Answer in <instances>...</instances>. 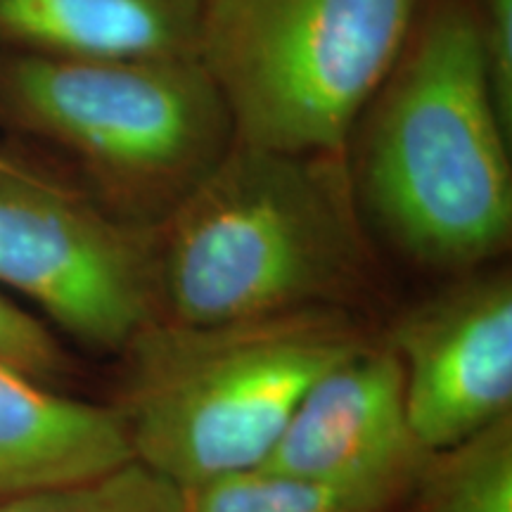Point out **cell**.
<instances>
[{"mask_svg": "<svg viewBox=\"0 0 512 512\" xmlns=\"http://www.w3.org/2000/svg\"><path fill=\"white\" fill-rule=\"evenodd\" d=\"M510 150L472 0H420L344 145L368 230L430 271L494 264L512 238Z\"/></svg>", "mask_w": 512, "mask_h": 512, "instance_id": "obj_1", "label": "cell"}, {"mask_svg": "<svg viewBox=\"0 0 512 512\" xmlns=\"http://www.w3.org/2000/svg\"><path fill=\"white\" fill-rule=\"evenodd\" d=\"M157 309L223 323L335 306L366 313L377 259L344 155L230 143L152 226Z\"/></svg>", "mask_w": 512, "mask_h": 512, "instance_id": "obj_2", "label": "cell"}, {"mask_svg": "<svg viewBox=\"0 0 512 512\" xmlns=\"http://www.w3.org/2000/svg\"><path fill=\"white\" fill-rule=\"evenodd\" d=\"M375 339L366 313L316 306L176 323L128 342L117 403L133 460L183 491L259 467L320 375Z\"/></svg>", "mask_w": 512, "mask_h": 512, "instance_id": "obj_3", "label": "cell"}, {"mask_svg": "<svg viewBox=\"0 0 512 512\" xmlns=\"http://www.w3.org/2000/svg\"><path fill=\"white\" fill-rule=\"evenodd\" d=\"M0 136L46 152L124 219L155 226L219 164L233 126L195 57L0 48Z\"/></svg>", "mask_w": 512, "mask_h": 512, "instance_id": "obj_4", "label": "cell"}, {"mask_svg": "<svg viewBox=\"0 0 512 512\" xmlns=\"http://www.w3.org/2000/svg\"><path fill=\"white\" fill-rule=\"evenodd\" d=\"M420 0H204L195 60L233 140L261 150L344 145L403 46Z\"/></svg>", "mask_w": 512, "mask_h": 512, "instance_id": "obj_5", "label": "cell"}, {"mask_svg": "<svg viewBox=\"0 0 512 512\" xmlns=\"http://www.w3.org/2000/svg\"><path fill=\"white\" fill-rule=\"evenodd\" d=\"M3 287L76 342L124 351L159 316L152 226L112 211L46 152L0 136Z\"/></svg>", "mask_w": 512, "mask_h": 512, "instance_id": "obj_6", "label": "cell"}, {"mask_svg": "<svg viewBox=\"0 0 512 512\" xmlns=\"http://www.w3.org/2000/svg\"><path fill=\"white\" fill-rule=\"evenodd\" d=\"M427 456L408 415L399 358L375 337L311 384L259 467L366 512H392L408 501Z\"/></svg>", "mask_w": 512, "mask_h": 512, "instance_id": "obj_7", "label": "cell"}, {"mask_svg": "<svg viewBox=\"0 0 512 512\" xmlns=\"http://www.w3.org/2000/svg\"><path fill=\"white\" fill-rule=\"evenodd\" d=\"M382 339L399 358L408 415L430 451L512 415L510 268L451 275Z\"/></svg>", "mask_w": 512, "mask_h": 512, "instance_id": "obj_8", "label": "cell"}, {"mask_svg": "<svg viewBox=\"0 0 512 512\" xmlns=\"http://www.w3.org/2000/svg\"><path fill=\"white\" fill-rule=\"evenodd\" d=\"M133 460L117 406L57 394L0 363V503Z\"/></svg>", "mask_w": 512, "mask_h": 512, "instance_id": "obj_9", "label": "cell"}, {"mask_svg": "<svg viewBox=\"0 0 512 512\" xmlns=\"http://www.w3.org/2000/svg\"><path fill=\"white\" fill-rule=\"evenodd\" d=\"M204 0H0V48L83 60L195 57Z\"/></svg>", "mask_w": 512, "mask_h": 512, "instance_id": "obj_10", "label": "cell"}, {"mask_svg": "<svg viewBox=\"0 0 512 512\" xmlns=\"http://www.w3.org/2000/svg\"><path fill=\"white\" fill-rule=\"evenodd\" d=\"M408 501L413 512H512V415L430 451Z\"/></svg>", "mask_w": 512, "mask_h": 512, "instance_id": "obj_11", "label": "cell"}, {"mask_svg": "<svg viewBox=\"0 0 512 512\" xmlns=\"http://www.w3.org/2000/svg\"><path fill=\"white\" fill-rule=\"evenodd\" d=\"M0 512H188L185 491L150 467L124 465L0 503Z\"/></svg>", "mask_w": 512, "mask_h": 512, "instance_id": "obj_12", "label": "cell"}, {"mask_svg": "<svg viewBox=\"0 0 512 512\" xmlns=\"http://www.w3.org/2000/svg\"><path fill=\"white\" fill-rule=\"evenodd\" d=\"M188 512H366L330 491L266 467L211 479L185 491Z\"/></svg>", "mask_w": 512, "mask_h": 512, "instance_id": "obj_13", "label": "cell"}, {"mask_svg": "<svg viewBox=\"0 0 512 512\" xmlns=\"http://www.w3.org/2000/svg\"><path fill=\"white\" fill-rule=\"evenodd\" d=\"M0 363L36 380L67 370V354L55 332L0 290Z\"/></svg>", "mask_w": 512, "mask_h": 512, "instance_id": "obj_14", "label": "cell"}, {"mask_svg": "<svg viewBox=\"0 0 512 512\" xmlns=\"http://www.w3.org/2000/svg\"><path fill=\"white\" fill-rule=\"evenodd\" d=\"M491 91L512 128V0H472Z\"/></svg>", "mask_w": 512, "mask_h": 512, "instance_id": "obj_15", "label": "cell"}]
</instances>
